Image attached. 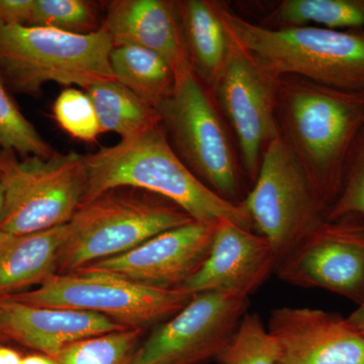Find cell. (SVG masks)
<instances>
[{
	"instance_id": "1",
	"label": "cell",
	"mask_w": 364,
	"mask_h": 364,
	"mask_svg": "<svg viewBox=\"0 0 364 364\" xmlns=\"http://www.w3.org/2000/svg\"><path fill=\"white\" fill-rule=\"evenodd\" d=\"M277 111L282 136L326 217L338 198L352 148L364 129V92L287 76L279 79Z\"/></svg>"
},
{
	"instance_id": "2",
	"label": "cell",
	"mask_w": 364,
	"mask_h": 364,
	"mask_svg": "<svg viewBox=\"0 0 364 364\" xmlns=\"http://www.w3.org/2000/svg\"><path fill=\"white\" fill-rule=\"evenodd\" d=\"M85 159L87 184L81 205L109 189L136 188L176 203L196 222L227 220L253 230L250 218L238 203L215 195L182 161L160 121L116 145L85 155Z\"/></svg>"
},
{
	"instance_id": "3",
	"label": "cell",
	"mask_w": 364,
	"mask_h": 364,
	"mask_svg": "<svg viewBox=\"0 0 364 364\" xmlns=\"http://www.w3.org/2000/svg\"><path fill=\"white\" fill-rule=\"evenodd\" d=\"M228 35L277 79L294 76L335 90L364 92V30L316 26L270 28L218 2Z\"/></svg>"
},
{
	"instance_id": "4",
	"label": "cell",
	"mask_w": 364,
	"mask_h": 364,
	"mask_svg": "<svg viewBox=\"0 0 364 364\" xmlns=\"http://www.w3.org/2000/svg\"><path fill=\"white\" fill-rule=\"evenodd\" d=\"M193 222L176 203L154 193L109 189L81 205L68 223L58 274L128 252L162 232Z\"/></svg>"
},
{
	"instance_id": "5",
	"label": "cell",
	"mask_w": 364,
	"mask_h": 364,
	"mask_svg": "<svg viewBox=\"0 0 364 364\" xmlns=\"http://www.w3.org/2000/svg\"><path fill=\"white\" fill-rule=\"evenodd\" d=\"M111 37L104 28L76 35L42 26H0V73L23 95H37L47 82L87 90L114 80Z\"/></svg>"
},
{
	"instance_id": "6",
	"label": "cell",
	"mask_w": 364,
	"mask_h": 364,
	"mask_svg": "<svg viewBox=\"0 0 364 364\" xmlns=\"http://www.w3.org/2000/svg\"><path fill=\"white\" fill-rule=\"evenodd\" d=\"M4 205L0 233L21 235L68 224L82 203L87 184L83 155L55 152L51 157L0 154Z\"/></svg>"
},
{
	"instance_id": "7",
	"label": "cell",
	"mask_w": 364,
	"mask_h": 364,
	"mask_svg": "<svg viewBox=\"0 0 364 364\" xmlns=\"http://www.w3.org/2000/svg\"><path fill=\"white\" fill-rule=\"evenodd\" d=\"M156 112L186 166L215 195L238 203L240 176L229 136L188 57L174 68L173 87Z\"/></svg>"
},
{
	"instance_id": "8",
	"label": "cell",
	"mask_w": 364,
	"mask_h": 364,
	"mask_svg": "<svg viewBox=\"0 0 364 364\" xmlns=\"http://www.w3.org/2000/svg\"><path fill=\"white\" fill-rule=\"evenodd\" d=\"M195 296L182 287L160 289L111 275L72 272L57 273L37 289L9 296L28 305L100 314L144 331L166 322Z\"/></svg>"
},
{
	"instance_id": "9",
	"label": "cell",
	"mask_w": 364,
	"mask_h": 364,
	"mask_svg": "<svg viewBox=\"0 0 364 364\" xmlns=\"http://www.w3.org/2000/svg\"><path fill=\"white\" fill-rule=\"evenodd\" d=\"M238 205L256 233L272 244L277 265L326 220L305 171L282 134L265 148L253 188Z\"/></svg>"
},
{
	"instance_id": "10",
	"label": "cell",
	"mask_w": 364,
	"mask_h": 364,
	"mask_svg": "<svg viewBox=\"0 0 364 364\" xmlns=\"http://www.w3.org/2000/svg\"><path fill=\"white\" fill-rule=\"evenodd\" d=\"M249 298L202 293L157 326L128 364H202L218 358L248 312Z\"/></svg>"
},
{
	"instance_id": "11",
	"label": "cell",
	"mask_w": 364,
	"mask_h": 364,
	"mask_svg": "<svg viewBox=\"0 0 364 364\" xmlns=\"http://www.w3.org/2000/svg\"><path fill=\"white\" fill-rule=\"evenodd\" d=\"M282 282L321 289L361 303L364 299V219L325 220L275 270Z\"/></svg>"
},
{
	"instance_id": "12",
	"label": "cell",
	"mask_w": 364,
	"mask_h": 364,
	"mask_svg": "<svg viewBox=\"0 0 364 364\" xmlns=\"http://www.w3.org/2000/svg\"><path fill=\"white\" fill-rule=\"evenodd\" d=\"M279 79L232 41L227 63L213 87L238 139L242 163L256 181L263 152L280 135L277 121Z\"/></svg>"
},
{
	"instance_id": "13",
	"label": "cell",
	"mask_w": 364,
	"mask_h": 364,
	"mask_svg": "<svg viewBox=\"0 0 364 364\" xmlns=\"http://www.w3.org/2000/svg\"><path fill=\"white\" fill-rule=\"evenodd\" d=\"M217 224L193 222L167 230L128 252L74 272L111 275L160 289L181 287L207 259Z\"/></svg>"
},
{
	"instance_id": "14",
	"label": "cell",
	"mask_w": 364,
	"mask_h": 364,
	"mask_svg": "<svg viewBox=\"0 0 364 364\" xmlns=\"http://www.w3.org/2000/svg\"><path fill=\"white\" fill-rule=\"evenodd\" d=\"M277 364H364V331L320 309L282 306L270 315Z\"/></svg>"
},
{
	"instance_id": "15",
	"label": "cell",
	"mask_w": 364,
	"mask_h": 364,
	"mask_svg": "<svg viewBox=\"0 0 364 364\" xmlns=\"http://www.w3.org/2000/svg\"><path fill=\"white\" fill-rule=\"evenodd\" d=\"M277 267V255L267 238L222 220L215 226L207 259L181 287L193 294L213 291L250 298Z\"/></svg>"
},
{
	"instance_id": "16",
	"label": "cell",
	"mask_w": 364,
	"mask_h": 364,
	"mask_svg": "<svg viewBox=\"0 0 364 364\" xmlns=\"http://www.w3.org/2000/svg\"><path fill=\"white\" fill-rule=\"evenodd\" d=\"M124 329L128 328L100 314L0 296V337L52 358L75 342Z\"/></svg>"
},
{
	"instance_id": "17",
	"label": "cell",
	"mask_w": 364,
	"mask_h": 364,
	"mask_svg": "<svg viewBox=\"0 0 364 364\" xmlns=\"http://www.w3.org/2000/svg\"><path fill=\"white\" fill-rule=\"evenodd\" d=\"M102 28L114 47L135 46L157 53L172 68L188 57L176 2L117 0L109 4Z\"/></svg>"
},
{
	"instance_id": "18",
	"label": "cell",
	"mask_w": 364,
	"mask_h": 364,
	"mask_svg": "<svg viewBox=\"0 0 364 364\" xmlns=\"http://www.w3.org/2000/svg\"><path fill=\"white\" fill-rule=\"evenodd\" d=\"M67 230L68 224L36 233H0V296L39 287L58 273Z\"/></svg>"
},
{
	"instance_id": "19",
	"label": "cell",
	"mask_w": 364,
	"mask_h": 364,
	"mask_svg": "<svg viewBox=\"0 0 364 364\" xmlns=\"http://www.w3.org/2000/svg\"><path fill=\"white\" fill-rule=\"evenodd\" d=\"M176 4L189 63L200 80L213 88L226 65L232 44L218 2L186 0Z\"/></svg>"
},
{
	"instance_id": "20",
	"label": "cell",
	"mask_w": 364,
	"mask_h": 364,
	"mask_svg": "<svg viewBox=\"0 0 364 364\" xmlns=\"http://www.w3.org/2000/svg\"><path fill=\"white\" fill-rule=\"evenodd\" d=\"M111 67L114 80L156 109L168 97L174 83V70L157 53L135 46L114 47Z\"/></svg>"
},
{
	"instance_id": "21",
	"label": "cell",
	"mask_w": 364,
	"mask_h": 364,
	"mask_svg": "<svg viewBox=\"0 0 364 364\" xmlns=\"http://www.w3.org/2000/svg\"><path fill=\"white\" fill-rule=\"evenodd\" d=\"M95 105L102 133L129 138L160 121L156 109L116 80L104 81L85 90Z\"/></svg>"
},
{
	"instance_id": "22",
	"label": "cell",
	"mask_w": 364,
	"mask_h": 364,
	"mask_svg": "<svg viewBox=\"0 0 364 364\" xmlns=\"http://www.w3.org/2000/svg\"><path fill=\"white\" fill-rule=\"evenodd\" d=\"M270 18L279 28L316 23L332 30H364V0H284Z\"/></svg>"
},
{
	"instance_id": "23",
	"label": "cell",
	"mask_w": 364,
	"mask_h": 364,
	"mask_svg": "<svg viewBox=\"0 0 364 364\" xmlns=\"http://www.w3.org/2000/svg\"><path fill=\"white\" fill-rule=\"evenodd\" d=\"M143 330L124 329L68 345L57 364H128L143 341Z\"/></svg>"
},
{
	"instance_id": "24",
	"label": "cell",
	"mask_w": 364,
	"mask_h": 364,
	"mask_svg": "<svg viewBox=\"0 0 364 364\" xmlns=\"http://www.w3.org/2000/svg\"><path fill=\"white\" fill-rule=\"evenodd\" d=\"M279 346L262 318L247 312L218 355L220 364H277Z\"/></svg>"
},
{
	"instance_id": "25",
	"label": "cell",
	"mask_w": 364,
	"mask_h": 364,
	"mask_svg": "<svg viewBox=\"0 0 364 364\" xmlns=\"http://www.w3.org/2000/svg\"><path fill=\"white\" fill-rule=\"evenodd\" d=\"M0 148L21 157L49 158L56 151L21 114L0 75Z\"/></svg>"
},
{
	"instance_id": "26",
	"label": "cell",
	"mask_w": 364,
	"mask_h": 364,
	"mask_svg": "<svg viewBox=\"0 0 364 364\" xmlns=\"http://www.w3.org/2000/svg\"><path fill=\"white\" fill-rule=\"evenodd\" d=\"M30 26L88 35L97 32L102 25L92 4L85 0H35Z\"/></svg>"
},
{
	"instance_id": "27",
	"label": "cell",
	"mask_w": 364,
	"mask_h": 364,
	"mask_svg": "<svg viewBox=\"0 0 364 364\" xmlns=\"http://www.w3.org/2000/svg\"><path fill=\"white\" fill-rule=\"evenodd\" d=\"M57 124L74 139L86 143L97 141L102 134L95 105L90 95L76 88H66L53 105Z\"/></svg>"
},
{
	"instance_id": "28",
	"label": "cell",
	"mask_w": 364,
	"mask_h": 364,
	"mask_svg": "<svg viewBox=\"0 0 364 364\" xmlns=\"http://www.w3.org/2000/svg\"><path fill=\"white\" fill-rule=\"evenodd\" d=\"M345 217L364 219V129L352 148L338 198L325 218L337 220Z\"/></svg>"
},
{
	"instance_id": "29",
	"label": "cell",
	"mask_w": 364,
	"mask_h": 364,
	"mask_svg": "<svg viewBox=\"0 0 364 364\" xmlns=\"http://www.w3.org/2000/svg\"><path fill=\"white\" fill-rule=\"evenodd\" d=\"M35 0H0V26H30Z\"/></svg>"
},
{
	"instance_id": "30",
	"label": "cell",
	"mask_w": 364,
	"mask_h": 364,
	"mask_svg": "<svg viewBox=\"0 0 364 364\" xmlns=\"http://www.w3.org/2000/svg\"><path fill=\"white\" fill-rule=\"evenodd\" d=\"M23 356L11 347L0 345V364H21Z\"/></svg>"
},
{
	"instance_id": "31",
	"label": "cell",
	"mask_w": 364,
	"mask_h": 364,
	"mask_svg": "<svg viewBox=\"0 0 364 364\" xmlns=\"http://www.w3.org/2000/svg\"><path fill=\"white\" fill-rule=\"evenodd\" d=\"M21 364H57L56 359L42 353L28 354L23 358Z\"/></svg>"
},
{
	"instance_id": "32",
	"label": "cell",
	"mask_w": 364,
	"mask_h": 364,
	"mask_svg": "<svg viewBox=\"0 0 364 364\" xmlns=\"http://www.w3.org/2000/svg\"><path fill=\"white\" fill-rule=\"evenodd\" d=\"M347 318L356 327L364 328V299L358 304V309Z\"/></svg>"
},
{
	"instance_id": "33",
	"label": "cell",
	"mask_w": 364,
	"mask_h": 364,
	"mask_svg": "<svg viewBox=\"0 0 364 364\" xmlns=\"http://www.w3.org/2000/svg\"><path fill=\"white\" fill-rule=\"evenodd\" d=\"M2 205H4V189L0 184V215H1Z\"/></svg>"
},
{
	"instance_id": "34",
	"label": "cell",
	"mask_w": 364,
	"mask_h": 364,
	"mask_svg": "<svg viewBox=\"0 0 364 364\" xmlns=\"http://www.w3.org/2000/svg\"><path fill=\"white\" fill-rule=\"evenodd\" d=\"M1 340H2V338H1V337H0V341H1Z\"/></svg>"
},
{
	"instance_id": "35",
	"label": "cell",
	"mask_w": 364,
	"mask_h": 364,
	"mask_svg": "<svg viewBox=\"0 0 364 364\" xmlns=\"http://www.w3.org/2000/svg\"><path fill=\"white\" fill-rule=\"evenodd\" d=\"M361 329H363V331H364V328H361Z\"/></svg>"
}]
</instances>
